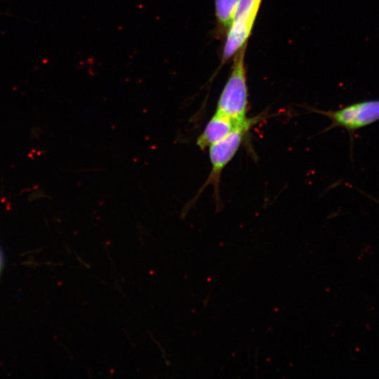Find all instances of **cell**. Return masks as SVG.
Returning a JSON list of instances; mask_svg holds the SVG:
<instances>
[{"label": "cell", "mask_w": 379, "mask_h": 379, "mask_svg": "<svg viewBox=\"0 0 379 379\" xmlns=\"http://www.w3.org/2000/svg\"><path fill=\"white\" fill-rule=\"evenodd\" d=\"M265 116V114H260L253 117H247L238 124L227 137L208 147L211 172L194 197L185 205L186 210L196 203L201 193L208 185L213 186L215 200L218 201L220 180L222 171L236 155L251 128L263 120Z\"/></svg>", "instance_id": "6da1fadb"}, {"label": "cell", "mask_w": 379, "mask_h": 379, "mask_svg": "<svg viewBox=\"0 0 379 379\" xmlns=\"http://www.w3.org/2000/svg\"><path fill=\"white\" fill-rule=\"evenodd\" d=\"M244 53L245 46L237 53L231 73L220 95L215 110L237 124L247 118L248 105Z\"/></svg>", "instance_id": "7a4b0ae2"}, {"label": "cell", "mask_w": 379, "mask_h": 379, "mask_svg": "<svg viewBox=\"0 0 379 379\" xmlns=\"http://www.w3.org/2000/svg\"><path fill=\"white\" fill-rule=\"evenodd\" d=\"M318 112L331 121L329 128L342 127L346 129L352 142L357 130L379 120V99L359 101L337 110Z\"/></svg>", "instance_id": "3957f363"}, {"label": "cell", "mask_w": 379, "mask_h": 379, "mask_svg": "<svg viewBox=\"0 0 379 379\" xmlns=\"http://www.w3.org/2000/svg\"><path fill=\"white\" fill-rule=\"evenodd\" d=\"M262 0H238L236 11L228 29L222 51L226 60L244 48L248 39Z\"/></svg>", "instance_id": "277c9868"}, {"label": "cell", "mask_w": 379, "mask_h": 379, "mask_svg": "<svg viewBox=\"0 0 379 379\" xmlns=\"http://www.w3.org/2000/svg\"><path fill=\"white\" fill-rule=\"evenodd\" d=\"M237 124L227 116L215 111L198 136L197 145L202 150L208 148L227 137Z\"/></svg>", "instance_id": "5b68a950"}, {"label": "cell", "mask_w": 379, "mask_h": 379, "mask_svg": "<svg viewBox=\"0 0 379 379\" xmlns=\"http://www.w3.org/2000/svg\"><path fill=\"white\" fill-rule=\"evenodd\" d=\"M238 0H215V13L218 24L222 28L230 27Z\"/></svg>", "instance_id": "8992f818"}]
</instances>
